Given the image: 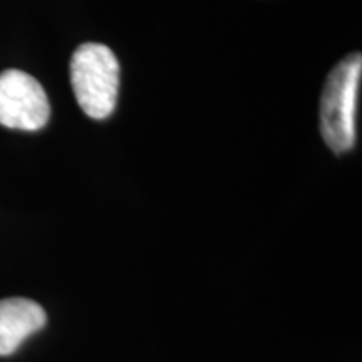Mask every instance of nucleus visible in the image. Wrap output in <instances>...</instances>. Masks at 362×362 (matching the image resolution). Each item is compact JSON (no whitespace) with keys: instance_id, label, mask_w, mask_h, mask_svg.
Listing matches in <instances>:
<instances>
[{"instance_id":"nucleus-4","label":"nucleus","mask_w":362,"mask_h":362,"mask_svg":"<svg viewBox=\"0 0 362 362\" xmlns=\"http://www.w3.org/2000/svg\"><path fill=\"white\" fill-rule=\"evenodd\" d=\"M45 322L47 315L37 302L22 297L0 300V356L13 354Z\"/></svg>"},{"instance_id":"nucleus-1","label":"nucleus","mask_w":362,"mask_h":362,"mask_svg":"<svg viewBox=\"0 0 362 362\" xmlns=\"http://www.w3.org/2000/svg\"><path fill=\"white\" fill-rule=\"evenodd\" d=\"M362 76V56L354 52L330 71L320 99V133L334 153H346L357 139V99Z\"/></svg>"},{"instance_id":"nucleus-2","label":"nucleus","mask_w":362,"mask_h":362,"mask_svg":"<svg viewBox=\"0 0 362 362\" xmlns=\"http://www.w3.org/2000/svg\"><path fill=\"white\" fill-rule=\"evenodd\" d=\"M71 84L81 110L93 119H106L116 110L119 62L103 44L79 45L71 59Z\"/></svg>"},{"instance_id":"nucleus-3","label":"nucleus","mask_w":362,"mask_h":362,"mask_svg":"<svg viewBox=\"0 0 362 362\" xmlns=\"http://www.w3.org/2000/svg\"><path fill=\"white\" fill-rule=\"evenodd\" d=\"M51 116L47 94L40 83L19 69L0 74V124L11 129L37 131Z\"/></svg>"}]
</instances>
